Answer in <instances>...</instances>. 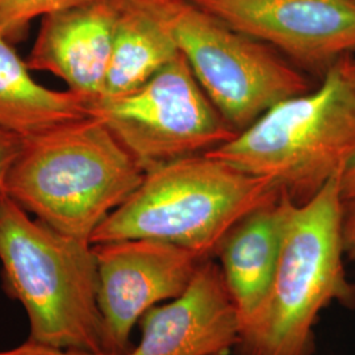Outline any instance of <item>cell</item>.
<instances>
[{
  "instance_id": "13",
  "label": "cell",
  "mask_w": 355,
  "mask_h": 355,
  "mask_svg": "<svg viewBox=\"0 0 355 355\" xmlns=\"http://www.w3.org/2000/svg\"><path fill=\"white\" fill-rule=\"evenodd\" d=\"M31 71L0 31V129L26 140L89 116L83 98L48 89Z\"/></svg>"
},
{
  "instance_id": "14",
  "label": "cell",
  "mask_w": 355,
  "mask_h": 355,
  "mask_svg": "<svg viewBox=\"0 0 355 355\" xmlns=\"http://www.w3.org/2000/svg\"><path fill=\"white\" fill-rule=\"evenodd\" d=\"M114 1V48L102 99L139 89L179 55L174 40L153 17L127 0Z\"/></svg>"
},
{
  "instance_id": "9",
  "label": "cell",
  "mask_w": 355,
  "mask_h": 355,
  "mask_svg": "<svg viewBox=\"0 0 355 355\" xmlns=\"http://www.w3.org/2000/svg\"><path fill=\"white\" fill-rule=\"evenodd\" d=\"M248 37L325 71L355 54L353 0H191Z\"/></svg>"
},
{
  "instance_id": "17",
  "label": "cell",
  "mask_w": 355,
  "mask_h": 355,
  "mask_svg": "<svg viewBox=\"0 0 355 355\" xmlns=\"http://www.w3.org/2000/svg\"><path fill=\"white\" fill-rule=\"evenodd\" d=\"M0 355H107L99 353H89L82 350H73V349H64L51 346L45 343H33L31 340H26V343L8 349V350H0Z\"/></svg>"
},
{
  "instance_id": "15",
  "label": "cell",
  "mask_w": 355,
  "mask_h": 355,
  "mask_svg": "<svg viewBox=\"0 0 355 355\" xmlns=\"http://www.w3.org/2000/svg\"><path fill=\"white\" fill-rule=\"evenodd\" d=\"M82 0H0V31L11 42L23 38L28 24L37 17L67 7Z\"/></svg>"
},
{
  "instance_id": "20",
  "label": "cell",
  "mask_w": 355,
  "mask_h": 355,
  "mask_svg": "<svg viewBox=\"0 0 355 355\" xmlns=\"http://www.w3.org/2000/svg\"><path fill=\"white\" fill-rule=\"evenodd\" d=\"M338 64L343 69V74L347 76V79L354 85L355 87V54L347 55L338 61Z\"/></svg>"
},
{
  "instance_id": "18",
  "label": "cell",
  "mask_w": 355,
  "mask_h": 355,
  "mask_svg": "<svg viewBox=\"0 0 355 355\" xmlns=\"http://www.w3.org/2000/svg\"><path fill=\"white\" fill-rule=\"evenodd\" d=\"M343 245L345 258L355 262V199L343 203Z\"/></svg>"
},
{
  "instance_id": "1",
  "label": "cell",
  "mask_w": 355,
  "mask_h": 355,
  "mask_svg": "<svg viewBox=\"0 0 355 355\" xmlns=\"http://www.w3.org/2000/svg\"><path fill=\"white\" fill-rule=\"evenodd\" d=\"M341 175L304 203L282 191L278 266L266 297L242 324L239 354L311 355L318 315L333 302L355 303L343 266Z\"/></svg>"
},
{
  "instance_id": "16",
  "label": "cell",
  "mask_w": 355,
  "mask_h": 355,
  "mask_svg": "<svg viewBox=\"0 0 355 355\" xmlns=\"http://www.w3.org/2000/svg\"><path fill=\"white\" fill-rule=\"evenodd\" d=\"M24 140L4 129H0V200L6 196V179L16 157L23 148Z\"/></svg>"
},
{
  "instance_id": "19",
  "label": "cell",
  "mask_w": 355,
  "mask_h": 355,
  "mask_svg": "<svg viewBox=\"0 0 355 355\" xmlns=\"http://www.w3.org/2000/svg\"><path fill=\"white\" fill-rule=\"evenodd\" d=\"M341 196L343 202L355 199V158L346 166L341 175Z\"/></svg>"
},
{
  "instance_id": "10",
  "label": "cell",
  "mask_w": 355,
  "mask_h": 355,
  "mask_svg": "<svg viewBox=\"0 0 355 355\" xmlns=\"http://www.w3.org/2000/svg\"><path fill=\"white\" fill-rule=\"evenodd\" d=\"M140 325V343L125 355H224L241 334L239 309L212 258L186 291L152 308Z\"/></svg>"
},
{
  "instance_id": "6",
  "label": "cell",
  "mask_w": 355,
  "mask_h": 355,
  "mask_svg": "<svg viewBox=\"0 0 355 355\" xmlns=\"http://www.w3.org/2000/svg\"><path fill=\"white\" fill-rule=\"evenodd\" d=\"M174 40L204 92L239 132L268 108L311 89L299 70L191 0H127Z\"/></svg>"
},
{
  "instance_id": "2",
  "label": "cell",
  "mask_w": 355,
  "mask_h": 355,
  "mask_svg": "<svg viewBox=\"0 0 355 355\" xmlns=\"http://www.w3.org/2000/svg\"><path fill=\"white\" fill-rule=\"evenodd\" d=\"M144 177L112 132L87 116L24 140L4 191L51 228L91 242Z\"/></svg>"
},
{
  "instance_id": "7",
  "label": "cell",
  "mask_w": 355,
  "mask_h": 355,
  "mask_svg": "<svg viewBox=\"0 0 355 355\" xmlns=\"http://www.w3.org/2000/svg\"><path fill=\"white\" fill-rule=\"evenodd\" d=\"M87 112L112 132L145 174L211 152L239 133L204 92L180 53L139 89L89 103Z\"/></svg>"
},
{
  "instance_id": "4",
  "label": "cell",
  "mask_w": 355,
  "mask_h": 355,
  "mask_svg": "<svg viewBox=\"0 0 355 355\" xmlns=\"http://www.w3.org/2000/svg\"><path fill=\"white\" fill-rule=\"evenodd\" d=\"M0 263L4 290L26 309L28 340L107 354L91 242L31 218L6 195L0 200Z\"/></svg>"
},
{
  "instance_id": "3",
  "label": "cell",
  "mask_w": 355,
  "mask_h": 355,
  "mask_svg": "<svg viewBox=\"0 0 355 355\" xmlns=\"http://www.w3.org/2000/svg\"><path fill=\"white\" fill-rule=\"evenodd\" d=\"M280 192L271 179L207 154L180 158L146 173L91 243L146 239L212 258L232 229Z\"/></svg>"
},
{
  "instance_id": "12",
  "label": "cell",
  "mask_w": 355,
  "mask_h": 355,
  "mask_svg": "<svg viewBox=\"0 0 355 355\" xmlns=\"http://www.w3.org/2000/svg\"><path fill=\"white\" fill-rule=\"evenodd\" d=\"M284 217L283 192L240 221L221 243L217 255L229 295L242 324L266 297L279 261Z\"/></svg>"
},
{
  "instance_id": "8",
  "label": "cell",
  "mask_w": 355,
  "mask_h": 355,
  "mask_svg": "<svg viewBox=\"0 0 355 355\" xmlns=\"http://www.w3.org/2000/svg\"><path fill=\"white\" fill-rule=\"evenodd\" d=\"M105 352L125 355L132 330L152 308L190 287L203 258L167 242L133 239L94 245Z\"/></svg>"
},
{
  "instance_id": "21",
  "label": "cell",
  "mask_w": 355,
  "mask_h": 355,
  "mask_svg": "<svg viewBox=\"0 0 355 355\" xmlns=\"http://www.w3.org/2000/svg\"><path fill=\"white\" fill-rule=\"evenodd\" d=\"M353 1H354V3H355V0H353Z\"/></svg>"
},
{
  "instance_id": "11",
  "label": "cell",
  "mask_w": 355,
  "mask_h": 355,
  "mask_svg": "<svg viewBox=\"0 0 355 355\" xmlns=\"http://www.w3.org/2000/svg\"><path fill=\"white\" fill-rule=\"evenodd\" d=\"M116 20L114 0H82L49 13L42 17L26 64L61 78L87 105L96 102L105 89Z\"/></svg>"
},
{
  "instance_id": "5",
  "label": "cell",
  "mask_w": 355,
  "mask_h": 355,
  "mask_svg": "<svg viewBox=\"0 0 355 355\" xmlns=\"http://www.w3.org/2000/svg\"><path fill=\"white\" fill-rule=\"evenodd\" d=\"M209 157L304 203L355 158V87L337 62L316 89L272 105Z\"/></svg>"
}]
</instances>
